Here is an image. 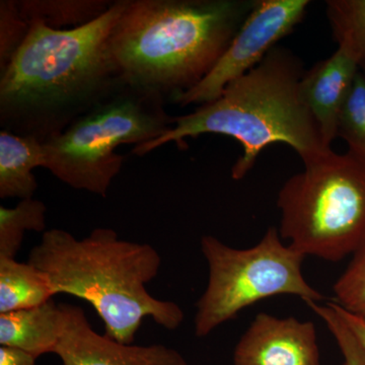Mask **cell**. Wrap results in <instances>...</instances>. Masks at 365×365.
I'll return each mask as SVG.
<instances>
[{"instance_id":"1","label":"cell","mask_w":365,"mask_h":365,"mask_svg":"<svg viewBox=\"0 0 365 365\" xmlns=\"http://www.w3.org/2000/svg\"><path fill=\"white\" fill-rule=\"evenodd\" d=\"M128 0L97 20L57 30L30 24L26 40L0 71V126L44 143L125 86L111 36Z\"/></svg>"},{"instance_id":"2","label":"cell","mask_w":365,"mask_h":365,"mask_svg":"<svg viewBox=\"0 0 365 365\" xmlns=\"http://www.w3.org/2000/svg\"><path fill=\"white\" fill-rule=\"evenodd\" d=\"M257 0H128L111 36L125 85L170 101L218 63Z\"/></svg>"},{"instance_id":"3","label":"cell","mask_w":365,"mask_h":365,"mask_svg":"<svg viewBox=\"0 0 365 365\" xmlns=\"http://www.w3.org/2000/svg\"><path fill=\"white\" fill-rule=\"evenodd\" d=\"M304 62L292 50L277 45L260 63L223 90L220 98L189 114L175 116L174 126L155 140L134 148L143 155L186 138L203 134L232 137L242 148L232 168L235 181L253 169L262 151L271 144L290 146L307 163L332 148H326L313 115L302 98Z\"/></svg>"},{"instance_id":"4","label":"cell","mask_w":365,"mask_h":365,"mask_svg":"<svg viewBox=\"0 0 365 365\" xmlns=\"http://www.w3.org/2000/svg\"><path fill=\"white\" fill-rule=\"evenodd\" d=\"M28 262L48 276L56 294L88 302L104 322L105 335L118 342L132 344L146 318L170 331L184 322L179 304L155 299L146 288L162 265L157 250L120 239L111 228H96L83 239L46 230Z\"/></svg>"},{"instance_id":"5","label":"cell","mask_w":365,"mask_h":365,"mask_svg":"<svg viewBox=\"0 0 365 365\" xmlns=\"http://www.w3.org/2000/svg\"><path fill=\"white\" fill-rule=\"evenodd\" d=\"M304 165L278 193L281 239L304 256L342 260L365 239V162L332 150Z\"/></svg>"},{"instance_id":"6","label":"cell","mask_w":365,"mask_h":365,"mask_svg":"<svg viewBox=\"0 0 365 365\" xmlns=\"http://www.w3.org/2000/svg\"><path fill=\"white\" fill-rule=\"evenodd\" d=\"M160 96L125 85L45 141L44 169L67 186L106 197L121 172L122 144L148 143L174 126Z\"/></svg>"},{"instance_id":"7","label":"cell","mask_w":365,"mask_h":365,"mask_svg":"<svg viewBox=\"0 0 365 365\" xmlns=\"http://www.w3.org/2000/svg\"><path fill=\"white\" fill-rule=\"evenodd\" d=\"M200 246L209 274L196 304L197 337L208 336L242 309L276 295H294L307 304L324 299L302 275L306 256L285 245L277 227L269 228L252 248H232L212 235H204Z\"/></svg>"},{"instance_id":"8","label":"cell","mask_w":365,"mask_h":365,"mask_svg":"<svg viewBox=\"0 0 365 365\" xmlns=\"http://www.w3.org/2000/svg\"><path fill=\"white\" fill-rule=\"evenodd\" d=\"M309 0H257L232 44L205 78L170 102L187 107L220 98L223 90L265 58L306 16Z\"/></svg>"},{"instance_id":"9","label":"cell","mask_w":365,"mask_h":365,"mask_svg":"<svg viewBox=\"0 0 365 365\" xmlns=\"http://www.w3.org/2000/svg\"><path fill=\"white\" fill-rule=\"evenodd\" d=\"M64 327L54 354L63 365H189L181 353L162 344H123L91 328L81 307L61 304Z\"/></svg>"},{"instance_id":"10","label":"cell","mask_w":365,"mask_h":365,"mask_svg":"<svg viewBox=\"0 0 365 365\" xmlns=\"http://www.w3.org/2000/svg\"><path fill=\"white\" fill-rule=\"evenodd\" d=\"M234 365H321L316 327L257 314L235 346Z\"/></svg>"},{"instance_id":"11","label":"cell","mask_w":365,"mask_h":365,"mask_svg":"<svg viewBox=\"0 0 365 365\" xmlns=\"http://www.w3.org/2000/svg\"><path fill=\"white\" fill-rule=\"evenodd\" d=\"M359 68L350 48L338 44L328 58L304 72L300 81L302 98L313 115L326 148L337 138L338 121Z\"/></svg>"},{"instance_id":"12","label":"cell","mask_w":365,"mask_h":365,"mask_svg":"<svg viewBox=\"0 0 365 365\" xmlns=\"http://www.w3.org/2000/svg\"><path fill=\"white\" fill-rule=\"evenodd\" d=\"M63 327L62 304L54 299L32 309L0 314V346L20 349L38 359L55 353Z\"/></svg>"},{"instance_id":"13","label":"cell","mask_w":365,"mask_h":365,"mask_svg":"<svg viewBox=\"0 0 365 365\" xmlns=\"http://www.w3.org/2000/svg\"><path fill=\"white\" fill-rule=\"evenodd\" d=\"M44 165L43 143L35 137L0 131V198L32 199L38 189L33 170Z\"/></svg>"},{"instance_id":"14","label":"cell","mask_w":365,"mask_h":365,"mask_svg":"<svg viewBox=\"0 0 365 365\" xmlns=\"http://www.w3.org/2000/svg\"><path fill=\"white\" fill-rule=\"evenodd\" d=\"M56 292L49 278L33 264L0 258V314L42 306Z\"/></svg>"},{"instance_id":"15","label":"cell","mask_w":365,"mask_h":365,"mask_svg":"<svg viewBox=\"0 0 365 365\" xmlns=\"http://www.w3.org/2000/svg\"><path fill=\"white\" fill-rule=\"evenodd\" d=\"M112 4L109 0H19L21 14L29 24H44L57 30L97 20Z\"/></svg>"},{"instance_id":"16","label":"cell","mask_w":365,"mask_h":365,"mask_svg":"<svg viewBox=\"0 0 365 365\" xmlns=\"http://www.w3.org/2000/svg\"><path fill=\"white\" fill-rule=\"evenodd\" d=\"M46 212L45 204L34 198L13 208L0 206V258L16 259L26 232H45Z\"/></svg>"},{"instance_id":"17","label":"cell","mask_w":365,"mask_h":365,"mask_svg":"<svg viewBox=\"0 0 365 365\" xmlns=\"http://www.w3.org/2000/svg\"><path fill=\"white\" fill-rule=\"evenodd\" d=\"M326 14L334 40L350 48L365 76V0H327Z\"/></svg>"},{"instance_id":"18","label":"cell","mask_w":365,"mask_h":365,"mask_svg":"<svg viewBox=\"0 0 365 365\" xmlns=\"http://www.w3.org/2000/svg\"><path fill=\"white\" fill-rule=\"evenodd\" d=\"M337 137L365 162V76L359 71L338 121Z\"/></svg>"},{"instance_id":"19","label":"cell","mask_w":365,"mask_h":365,"mask_svg":"<svg viewBox=\"0 0 365 365\" xmlns=\"http://www.w3.org/2000/svg\"><path fill=\"white\" fill-rule=\"evenodd\" d=\"M333 287L334 302L354 314H365V239Z\"/></svg>"},{"instance_id":"20","label":"cell","mask_w":365,"mask_h":365,"mask_svg":"<svg viewBox=\"0 0 365 365\" xmlns=\"http://www.w3.org/2000/svg\"><path fill=\"white\" fill-rule=\"evenodd\" d=\"M30 29V24L21 14L19 0L0 1V71L13 58Z\"/></svg>"},{"instance_id":"21","label":"cell","mask_w":365,"mask_h":365,"mask_svg":"<svg viewBox=\"0 0 365 365\" xmlns=\"http://www.w3.org/2000/svg\"><path fill=\"white\" fill-rule=\"evenodd\" d=\"M307 306L325 322L328 330L332 333L343 355L342 365H365L364 349L330 302L324 306L311 302Z\"/></svg>"},{"instance_id":"22","label":"cell","mask_w":365,"mask_h":365,"mask_svg":"<svg viewBox=\"0 0 365 365\" xmlns=\"http://www.w3.org/2000/svg\"><path fill=\"white\" fill-rule=\"evenodd\" d=\"M330 304L340 314L365 353V314L350 313L338 306L336 302H330Z\"/></svg>"},{"instance_id":"23","label":"cell","mask_w":365,"mask_h":365,"mask_svg":"<svg viewBox=\"0 0 365 365\" xmlns=\"http://www.w3.org/2000/svg\"><path fill=\"white\" fill-rule=\"evenodd\" d=\"M37 359L16 348L0 346V365H37Z\"/></svg>"}]
</instances>
